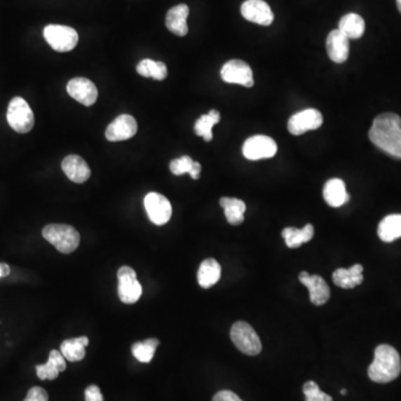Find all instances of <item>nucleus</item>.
Here are the masks:
<instances>
[{
  "label": "nucleus",
  "instance_id": "nucleus-9",
  "mask_svg": "<svg viewBox=\"0 0 401 401\" xmlns=\"http://www.w3.org/2000/svg\"><path fill=\"white\" fill-rule=\"evenodd\" d=\"M221 77L229 84H239L247 88L254 85L252 69L243 60H233L225 62L221 69Z\"/></svg>",
  "mask_w": 401,
  "mask_h": 401
},
{
  "label": "nucleus",
  "instance_id": "nucleus-24",
  "mask_svg": "<svg viewBox=\"0 0 401 401\" xmlns=\"http://www.w3.org/2000/svg\"><path fill=\"white\" fill-rule=\"evenodd\" d=\"M315 236V228L312 224H306L304 229L287 228L282 231V236L285 244L291 249H297L302 244L309 242Z\"/></svg>",
  "mask_w": 401,
  "mask_h": 401
},
{
  "label": "nucleus",
  "instance_id": "nucleus-23",
  "mask_svg": "<svg viewBox=\"0 0 401 401\" xmlns=\"http://www.w3.org/2000/svg\"><path fill=\"white\" fill-rule=\"evenodd\" d=\"M221 278V266L215 259H205L200 263L198 272V285L204 289L215 285Z\"/></svg>",
  "mask_w": 401,
  "mask_h": 401
},
{
  "label": "nucleus",
  "instance_id": "nucleus-31",
  "mask_svg": "<svg viewBox=\"0 0 401 401\" xmlns=\"http://www.w3.org/2000/svg\"><path fill=\"white\" fill-rule=\"evenodd\" d=\"M304 393L306 401H332L329 395L320 390L315 381H308L304 385Z\"/></svg>",
  "mask_w": 401,
  "mask_h": 401
},
{
  "label": "nucleus",
  "instance_id": "nucleus-35",
  "mask_svg": "<svg viewBox=\"0 0 401 401\" xmlns=\"http://www.w3.org/2000/svg\"><path fill=\"white\" fill-rule=\"evenodd\" d=\"M212 401H243L238 395L230 390H222L213 397Z\"/></svg>",
  "mask_w": 401,
  "mask_h": 401
},
{
  "label": "nucleus",
  "instance_id": "nucleus-17",
  "mask_svg": "<svg viewBox=\"0 0 401 401\" xmlns=\"http://www.w3.org/2000/svg\"><path fill=\"white\" fill-rule=\"evenodd\" d=\"M66 177L75 183H84L90 177V168L79 155H68L62 163Z\"/></svg>",
  "mask_w": 401,
  "mask_h": 401
},
{
  "label": "nucleus",
  "instance_id": "nucleus-4",
  "mask_svg": "<svg viewBox=\"0 0 401 401\" xmlns=\"http://www.w3.org/2000/svg\"><path fill=\"white\" fill-rule=\"evenodd\" d=\"M7 122L17 133L26 134L33 130L35 116L24 98L16 96L11 100L7 109Z\"/></svg>",
  "mask_w": 401,
  "mask_h": 401
},
{
  "label": "nucleus",
  "instance_id": "nucleus-3",
  "mask_svg": "<svg viewBox=\"0 0 401 401\" xmlns=\"http://www.w3.org/2000/svg\"><path fill=\"white\" fill-rule=\"evenodd\" d=\"M43 236L60 253H72L79 247L81 236L76 229L67 224H49L43 230Z\"/></svg>",
  "mask_w": 401,
  "mask_h": 401
},
{
  "label": "nucleus",
  "instance_id": "nucleus-14",
  "mask_svg": "<svg viewBox=\"0 0 401 401\" xmlns=\"http://www.w3.org/2000/svg\"><path fill=\"white\" fill-rule=\"evenodd\" d=\"M137 132V122L128 114L120 115L113 121L106 130V139L109 142H120L130 140Z\"/></svg>",
  "mask_w": 401,
  "mask_h": 401
},
{
  "label": "nucleus",
  "instance_id": "nucleus-6",
  "mask_svg": "<svg viewBox=\"0 0 401 401\" xmlns=\"http://www.w3.org/2000/svg\"><path fill=\"white\" fill-rule=\"evenodd\" d=\"M43 37L49 46L60 53L71 52L79 43L76 30L62 25H48L43 29Z\"/></svg>",
  "mask_w": 401,
  "mask_h": 401
},
{
  "label": "nucleus",
  "instance_id": "nucleus-28",
  "mask_svg": "<svg viewBox=\"0 0 401 401\" xmlns=\"http://www.w3.org/2000/svg\"><path fill=\"white\" fill-rule=\"evenodd\" d=\"M220 120L221 115L217 109H212L208 114L202 115L194 125L196 135L203 137L204 141H212L213 139L212 128L215 124L220 122Z\"/></svg>",
  "mask_w": 401,
  "mask_h": 401
},
{
  "label": "nucleus",
  "instance_id": "nucleus-7",
  "mask_svg": "<svg viewBox=\"0 0 401 401\" xmlns=\"http://www.w3.org/2000/svg\"><path fill=\"white\" fill-rule=\"evenodd\" d=\"M242 152L244 158L250 161L271 158L277 154L278 145L270 136L254 135L244 142Z\"/></svg>",
  "mask_w": 401,
  "mask_h": 401
},
{
  "label": "nucleus",
  "instance_id": "nucleus-33",
  "mask_svg": "<svg viewBox=\"0 0 401 401\" xmlns=\"http://www.w3.org/2000/svg\"><path fill=\"white\" fill-rule=\"evenodd\" d=\"M24 401H48V393L41 387H33L28 391Z\"/></svg>",
  "mask_w": 401,
  "mask_h": 401
},
{
  "label": "nucleus",
  "instance_id": "nucleus-19",
  "mask_svg": "<svg viewBox=\"0 0 401 401\" xmlns=\"http://www.w3.org/2000/svg\"><path fill=\"white\" fill-rule=\"evenodd\" d=\"M323 198L331 208H340L349 202L350 196L344 182L340 179H329L323 187Z\"/></svg>",
  "mask_w": 401,
  "mask_h": 401
},
{
  "label": "nucleus",
  "instance_id": "nucleus-37",
  "mask_svg": "<svg viewBox=\"0 0 401 401\" xmlns=\"http://www.w3.org/2000/svg\"><path fill=\"white\" fill-rule=\"evenodd\" d=\"M11 273V268L6 263H0V278L8 277Z\"/></svg>",
  "mask_w": 401,
  "mask_h": 401
},
{
  "label": "nucleus",
  "instance_id": "nucleus-39",
  "mask_svg": "<svg viewBox=\"0 0 401 401\" xmlns=\"http://www.w3.org/2000/svg\"><path fill=\"white\" fill-rule=\"evenodd\" d=\"M341 395H347V390H346V389H342L341 390Z\"/></svg>",
  "mask_w": 401,
  "mask_h": 401
},
{
  "label": "nucleus",
  "instance_id": "nucleus-22",
  "mask_svg": "<svg viewBox=\"0 0 401 401\" xmlns=\"http://www.w3.org/2000/svg\"><path fill=\"white\" fill-rule=\"evenodd\" d=\"M88 344H90V340L87 337L67 339L60 344V353L66 360L76 362L85 358V355H86L85 348L88 346Z\"/></svg>",
  "mask_w": 401,
  "mask_h": 401
},
{
  "label": "nucleus",
  "instance_id": "nucleus-1",
  "mask_svg": "<svg viewBox=\"0 0 401 401\" xmlns=\"http://www.w3.org/2000/svg\"><path fill=\"white\" fill-rule=\"evenodd\" d=\"M369 139L382 152L401 160V117L395 113L378 115L369 130Z\"/></svg>",
  "mask_w": 401,
  "mask_h": 401
},
{
  "label": "nucleus",
  "instance_id": "nucleus-27",
  "mask_svg": "<svg viewBox=\"0 0 401 401\" xmlns=\"http://www.w3.org/2000/svg\"><path fill=\"white\" fill-rule=\"evenodd\" d=\"M378 236L383 242H393L401 238V215L386 217L378 226Z\"/></svg>",
  "mask_w": 401,
  "mask_h": 401
},
{
  "label": "nucleus",
  "instance_id": "nucleus-18",
  "mask_svg": "<svg viewBox=\"0 0 401 401\" xmlns=\"http://www.w3.org/2000/svg\"><path fill=\"white\" fill-rule=\"evenodd\" d=\"M189 14H190V9L184 4L174 6L173 8L170 9L166 14V27L174 35L183 37L189 33L186 24Z\"/></svg>",
  "mask_w": 401,
  "mask_h": 401
},
{
  "label": "nucleus",
  "instance_id": "nucleus-38",
  "mask_svg": "<svg viewBox=\"0 0 401 401\" xmlns=\"http://www.w3.org/2000/svg\"><path fill=\"white\" fill-rule=\"evenodd\" d=\"M397 6H398V9L401 14V0H397Z\"/></svg>",
  "mask_w": 401,
  "mask_h": 401
},
{
  "label": "nucleus",
  "instance_id": "nucleus-16",
  "mask_svg": "<svg viewBox=\"0 0 401 401\" xmlns=\"http://www.w3.org/2000/svg\"><path fill=\"white\" fill-rule=\"evenodd\" d=\"M350 43L347 36L339 29L332 30L327 37V53L329 58L337 64H342L349 57Z\"/></svg>",
  "mask_w": 401,
  "mask_h": 401
},
{
  "label": "nucleus",
  "instance_id": "nucleus-29",
  "mask_svg": "<svg viewBox=\"0 0 401 401\" xmlns=\"http://www.w3.org/2000/svg\"><path fill=\"white\" fill-rule=\"evenodd\" d=\"M136 71L141 76L163 81L168 76V67L163 62L152 60H143L139 62Z\"/></svg>",
  "mask_w": 401,
  "mask_h": 401
},
{
  "label": "nucleus",
  "instance_id": "nucleus-34",
  "mask_svg": "<svg viewBox=\"0 0 401 401\" xmlns=\"http://www.w3.org/2000/svg\"><path fill=\"white\" fill-rule=\"evenodd\" d=\"M85 400L86 401H104L103 395L100 387L92 385L86 388L85 390Z\"/></svg>",
  "mask_w": 401,
  "mask_h": 401
},
{
  "label": "nucleus",
  "instance_id": "nucleus-30",
  "mask_svg": "<svg viewBox=\"0 0 401 401\" xmlns=\"http://www.w3.org/2000/svg\"><path fill=\"white\" fill-rule=\"evenodd\" d=\"M158 344H160V341L158 339H155V338L147 339V341L136 342V344L132 346V353L141 362H151L153 357H154L156 348L158 347Z\"/></svg>",
  "mask_w": 401,
  "mask_h": 401
},
{
  "label": "nucleus",
  "instance_id": "nucleus-26",
  "mask_svg": "<svg viewBox=\"0 0 401 401\" xmlns=\"http://www.w3.org/2000/svg\"><path fill=\"white\" fill-rule=\"evenodd\" d=\"M366 29V24L362 17L357 14L344 15L339 22V30L349 39H358L362 37Z\"/></svg>",
  "mask_w": 401,
  "mask_h": 401
},
{
  "label": "nucleus",
  "instance_id": "nucleus-32",
  "mask_svg": "<svg viewBox=\"0 0 401 401\" xmlns=\"http://www.w3.org/2000/svg\"><path fill=\"white\" fill-rule=\"evenodd\" d=\"M194 161L190 156H182L179 158H175L172 161L170 164V170L174 175H183V174L192 172L193 166H194Z\"/></svg>",
  "mask_w": 401,
  "mask_h": 401
},
{
  "label": "nucleus",
  "instance_id": "nucleus-10",
  "mask_svg": "<svg viewBox=\"0 0 401 401\" xmlns=\"http://www.w3.org/2000/svg\"><path fill=\"white\" fill-rule=\"evenodd\" d=\"M149 220L154 224L164 225L171 220L172 205L170 200L160 193H149L144 200Z\"/></svg>",
  "mask_w": 401,
  "mask_h": 401
},
{
  "label": "nucleus",
  "instance_id": "nucleus-21",
  "mask_svg": "<svg viewBox=\"0 0 401 401\" xmlns=\"http://www.w3.org/2000/svg\"><path fill=\"white\" fill-rule=\"evenodd\" d=\"M363 268L360 264H355L349 269H338L334 272L332 280L334 285L342 289H353L363 281Z\"/></svg>",
  "mask_w": 401,
  "mask_h": 401
},
{
  "label": "nucleus",
  "instance_id": "nucleus-36",
  "mask_svg": "<svg viewBox=\"0 0 401 401\" xmlns=\"http://www.w3.org/2000/svg\"><path fill=\"white\" fill-rule=\"evenodd\" d=\"M202 171V166H200V163H194V166H193L192 172H191L190 175L193 179H200V173Z\"/></svg>",
  "mask_w": 401,
  "mask_h": 401
},
{
  "label": "nucleus",
  "instance_id": "nucleus-5",
  "mask_svg": "<svg viewBox=\"0 0 401 401\" xmlns=\"http://www.w3.org/2000/svg\"><path fill=\"white\" fill-rule=\"evenodd\" d=\"M231 339L244 355H257L262 350L260 338L254 329L244 321H238L231 328Z\"/></svg>",
  "mask_w": 401,
  "mask_h": 401
},
{
  "label": "nucleus",
  "instance_id": "nucleus-12",
  "mask_svg": "<svg viewBox=\"0 0 401 401\" xmlns=\"http://www.w3.org/2000/svg\"><path fill=\"white\" fill-rule=\"evenodd\" d=\"M67 93L71 97L84 106H92L98 97L97 87L92 81L84 77H76L68 81Z\"/></svg>",
  "mask_w": 401,
  "mask_h": 401
},
{
  "label": "nucleus",
  "instance_id": "nucleus-13",
  "mask_svg": "<svg viewBox=\"0 0 401 401\" xmlns=\"http://www.w3.org/2000/svg\"><path fill=\"white\" fill-rule=\"evenodd\" d=\"M241 14L245 20L261 26H270L274 15L270 6L263 0H247L241 6Z\"/></svg>",
  "mask_w": 401,
  "mask_h": 401
},
{
  "label": "nucleus",
  "instance_id": "nucleus-20",
  "mask_svg": "<svg viewBox=\"0 0 401 401\" xmlns=\"http://www.w3.org/2000/svg\"><path fill=\"white\" fill-rule=\"evenodd\" d=\"M66 359L58 350H52L48 361L36 367V372L41 380H55L60 372H65Z\"/></svg>",
  "mask_w": 401,
  "mask_h": 401
},
{
  "label": "nucleus",
  "instance_id": "nucleus-25",
  "mask_svg": "<svg viewBox=\"0 0 401 401\" xmlns=\"http://www.w3.org/2000/svg\"><path fill=\"white\" fill-rule=\"evenodd\" d=\"M221 206L224 209L225 217L231 225H239L244 221L247 205L243 200L234 198H222Z\"/></svg>",
  "mask_w": 401,
  "mask_h": 401
},
{
  "label": "nucleus",
  "instance_id": "nucleus-2",
  "mask_svg": "<svg viewBox=\"0 0 401 401\" xmlns=\"http://www.w3.org/2000/svg\"><path fill=\"white\" fill-rule=\"evenodd\" d=\"M401 359L398 351L389 344H380L374 350V358L368 369V376L377 383H388L399 377Z\"/></svg>",
  "mask_w": 401,
  "mask_h": 401
},
{
  "label": "nucleus",
  "instance_id": "nucleus-15",
  "mask_svg": "<svg viewBox=\"0 0 401 401\" xmlns=\"http://www.w3.org/2000/svg\"><path fill=\"white\" fill-rule=\"evenodd\" d=\"M299 280L308 287L310 301L315 306H323L330 299V289L327 282L319 276H311L308 272H301Z\"/></svg>",
  "mask_w": 401,
  "mask_h": 401
},
{
  "label": "nucleus",
  "instance_id": "nucleus-8",
  "mask_svg": "<svg viewBox=\"0 0 401 401\" xmlns=\"http://www.w3.org/2000/svg\"><path fill=\"white\" fill-rule=\"evenodd\" d=\"M118 278V297L124 304H135L141 298L142 289L136 272L130 266H122L117 272Z\"/></svg>",
  "mask_w": 401,
  "mask_h": 401
},
{
  "label": "nucleus",
  "instance_id": "nucleus-11",
  "mask_svg": "<svg viewBox=\"0 0 401 401\" xmlns=\"http://www.w3.org/2000/svg\"><path fill=\"white\" fill-rule=\"evenodd\" d=\"M322 123L323 116L320 111L315 109H308L291 116L287 122V130L292 135H302L308 130L321 128Z\"/></svg>",
  "mask_w": 401,
  "mask_h": 401
}]
</instances>
